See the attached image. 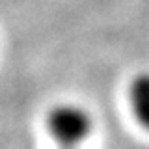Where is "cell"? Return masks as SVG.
Segmentation results:
<instances>
[{
  "label": "cell",
  "mask_w": 149,
  "mask_h": 149,
  "mask_svg": "<svg viewBox=\"0 0 149 149\" xmlns=\"http://www.w3.org/2000/svg\"><path fill=\"white\" fill-rule=\"evenodd\" d=\"M49 129L63 147H77L91 132V118L82 106L58 104L49 116Z\"/></svg>",
  "instance_id": "1"
},
{
  "label": "cell",
  "mask_w": 149,
  "mask_h": 149,
  "mask_svg": "<svg viewBox=\"0 0 149 149\" xmlns=\"http://www.w3.org/2000/svg\"><path fill=\"white\" fill-rule=\"evenodd\" d=\"M129 99L136 119L149 129V73H142L130 82Z\"/></svg>",
  "instance_id": "2"
},
{
  "label": "cell",
  "mask_w": 149,
  "mask_h": 149,
  "mask_svg": "<svg viewBox=\"0 0 149 149\" xmlns=\"http://www.w3.org/2000/svg\"><path fill=\"white\" fill-rule=\"evenodd\" d=\"M62 149H78V146L77 147H62Z\"/></svg>",
  "instance_id": "3"
}]
</instances>
